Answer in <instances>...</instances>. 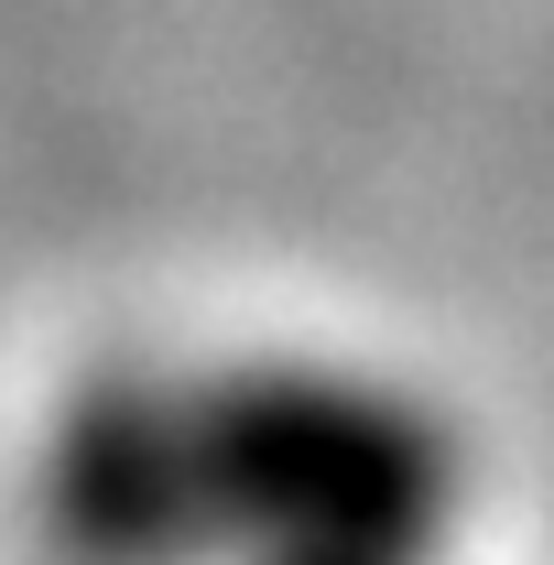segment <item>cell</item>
Here are the masks:
<instances>
[{"instance_id":"7a4b0ae2","label":"cell","mask_w":554,"mask_h":565,"mask_svg":"<svg viewBox=\"0 0 554 565\" xmlns=\"http://www.w3.org/2000/svg\"><path fill=\"white\" fill-rule=\"evenodd\" d=\"M33 500H44V544L66 565H196L174 370H98V381H76L55 435H44Z\"/></svg>"},{"instance_id":"6da1fadb","label":"cell","mask_w":554,"mask_h":565,"mask_svg":"<svg viewBox=\"0 0 554 565\" xmlns=\"http://www.w3.org/2000/svg\"><path fill=\"white\" fill-rule=\"evenodd\" d=\"M196 565H435L468 457L435 403L327 359L174 370Z\"/></svg>"}]
</instances>
